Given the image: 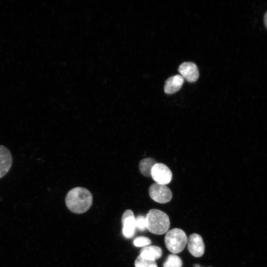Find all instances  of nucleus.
I'll return each instance as SVG.
<instances>
[{
	"instance_id": "nucleus-10",
	"label": "nucleus",
	"mask_w": 267,
	"mask_h": 267,
	"mask_svg": "<svg viewBox=\"0 0 267 267\" xmlns=\"http://www.w3.org/2000/svg\"><path fill=\"white\" fill-rule=\"evenodd\" d=\"M184 79L181 75H176L169 78L166 82L164 90L167 94H173L178 91L181 87Z\"/></svg>"
},
{
	"instance_id": "nucleus-13",
	"label": "nucleus",
	"mask_w": 267,
	"mask_h": 267,
	"mask_svg": "<svg viewBox=\"0 0 267 267\" xmlns=\"http://www.w3.org/2000/svg\"><path fill=\"white\" fill-rule=\"evenodd\" d=\"M182 262L178 256L175 254L169 255L163 264V267H181Z\"/></svg>"
},
{
	"instance_id": "nucleus-1",
	"label": "nucleus",
	"mask_w": 267,
	"mask_h": 267,
	"mask_svg": "<svg viewBox=\"0 0 267 267\" xmlns=\"http://www.w3.org/2000/svg\"><path fill=\"white\" fill-rule=\"evenodd\" d=\"M67 207L72 212L82 214L87 212L92 203V196L86 188L77 187L71 189L65 198Z\"/></svg>"
},
{
	"instance_id": "nucleus-17",
	"label": "nucleus",
	"mask_w": 267,
	"mask_h": 267,
	"mask_svg": "<svg viewBox=\"0 0 267 267\" xmlns=\"http://www.w3.org/2000/svg\"><path fill=\"white\" fill-rule=\"evenodd\" d=\"M264 22H265V24L266 27L267 28V12L266 13V14L265 15Z\"/></svg>"
},
{
	"instance_id": "nucleus-6",
	"label": "nucleus",
	"mask_w": 267,
	"mask_h": 267,
	"mask_svg": "<svg viewBox=\"0 0 267 267\" xmlns=\"http://www.w3.org/2000/svg\"><path fill=\"white\" fill-rule=\"evenodd\" d=\"M187 248L195 257H200L204 253L205 245L202 237L197 233H192L187 238Z\"/></svg>"
},
{
	"instance_id": "nucleus-8",
	"label": "nucleus",
	"mask_w": 267,
	"mask_h": 267,
	"mask_svg": "<svg viewBox=\"0 0 267 267\" xmlns=\"http://www.w3.org/2000/svg\"><path fill=\"white\" fill-rule=\"evenodd\" d=\"M178 71L184 79L189 82H194L199 77V72L196 65L192 62L182 63L178 68Z\"/></svg>"
},
{
	"instance_id": "nucleus-15",
	"label": "nucleus",
	"mask_w": 267,
	"mask_h": 267,
	"mask_svg": "<svg viewBox=\"0 0 267 267\" xmlns=\"http://www.w3.org/2000/svg\"><path fill=\"white\" fill-rule=\"evenodd\" d=\"M151 243V240L145 236H139L136 237L134 240V244L136 247H145Z\"/></svg>"
},
{
	"instance_id": "nucleus-14",
	"label": "nucleus",
	"mask_w": 267,
	"mask_h": 267,
	"mask_svg": "<svg viewBox=\"0 0 267 267\" xmlns=\"http://www.w3.org/2000/svg\"><path fill=\"white\" fill-rule=\"evenodd\" d=\"M135 267H158L155 261L144 259L139 255L134 262Z\"/></svg>"
},
{
	"instance_id": "nucleus-11",
	"label": "nucleus",
	"mask_w": 267,
	"mask_h": 267,
	"mask_svg": "<svg viewBox=\"0 0 267 267\" xmlns=\"http://www.w3.org/2000/svg\"><path fill=\"white\" fill-rule=\"evenodd\" d=\"M139 255L144 259L155 261L161 258L162 250L157 246H147L140 250Z\"/></svg>"
},
{
	"instance_id": "nucleus-16",
	"label": "nucleus",
	"mask_w": 267,
	"mask_h": 267,
	"mask_svg": "<svg viewBox=\"0 0 267 267\" xmlns=\"http://www.w3.org/2000/svg\"><path fill=\"white\" fill-rule=\"evenodd\" d=\"M135 228L141 231L146 229V221L145 217L139 215L135 218Z\"/></svg>"
},
{
	"instance_id": "nucleus-12",
	"label": "nucleus",
	"mask_w": 267,
	"mask_h": 267,
	"mask_svg": "<svg viewBox=\"0 0 267 267\" xmlns=\"http://www.w3.org/2000/svg\"><path fill=\"white\" fill-rule=\"evenodd\" d=\"M156 163V160L152 158H146L141 160L139 164V169L141 174L145 177H151V169Z\"/></svg>"
},
{
	"instance_id": "nucleus-7",
	"label": "nucleus",
	"mask_w": 267,
	"mask_h": 267,
	"mask_svg": "<svg viewBox=\"0 0 267 267\" xmlns=\"http://www.w3.org/2000/svg\"><path fill=\"white\" fill-rule=\"evenodd\" d=\"M123 225L122 232L124 236L127 238H133L135 232V217L131 210L124 212L122 217Z\"/></svg>"
},
{
	"instance_id": "nucleus-9",
	"label": "nucleus",
	"mask_w": 267,
	"mask_h": 267,
	"mask_svg": "<svg viewBox=\"0 0 267 267\" xmlns=\"http://www.w3.org/2000/svg\"><path fill=\"white\" fill-rule=\"evenodd\" d=\"M12 164L10 151L4 146L0 145V178L9 171Z\"/></svg>"
},
{
	"instance_id": "nucleus-3",
	"label": "nucleus",
	"mask_w": 267,
	"mask_h": 267,
	"mask_svg": "<svg viewBox=\"0 0 267 267\" xmlns=\"http://www.w3.org/2000/svg\"><path fill=\"white\" fill-rule=\"evenodd\" d=\"M187 241L184 231L178 228L172 229L166 232L165 243L168 250L173 254L182 252Z\"/></svg>"
},
{
	"instance_id": "nucleus-2",
	"label": "nucleus",
	"mask_w": 267,
	"mask_h": 267,
	"mask_svg": "<svg viewBox=\"0 0 267 267\" xmlns=\"http://www.w3.org/2000/svg\"><path fill=\"white\" fill-rule=\"evenodd\" d=\"M146 229L152 233L161 235L166 233L170 226L167 214L158 209L150 210L146 216Z\"/></svg>"
},
{
	"instance_id": "nucleus-5",
	"label": "nucleus",
	"mask_w": 267,
	"mask_h": 267,
	"mask_svg": "<svg viewBox=\"0 0 267 267\" xmlns=\"http://www.w3.org/2000/svg\"><path fill=\"white\" fill-rule=\"evenodd\" d=\"M151 177L153 179L160 184L166 185L169 183L172 178V173L166 165L156 163L151 170Z\"/></svg>"
},
{
	"instance_id": "nucleus-4",
	"label": "nucleus",
	"mask_w": 267,
	"mask_h": 267,
	"mask_svg": "<svg viewBox=\"0 0 267 267\" xmlns=\"http://www.w3.org/2000/svg\"><path fill=\"white\" fill-rule=\"evenodd\" d=\"M149 194L152 200L159 203H166L172 198V191L168 187L156 182L149 187Z\"/></svg>"
}]
</instances>
